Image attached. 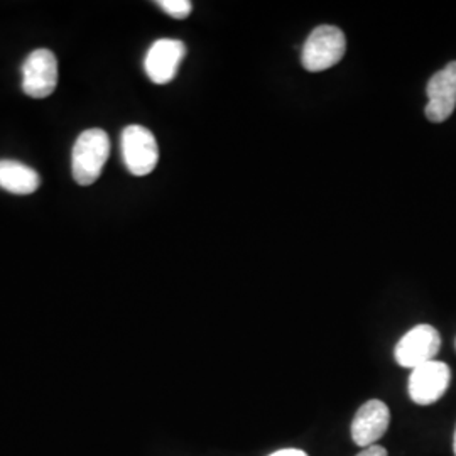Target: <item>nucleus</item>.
Segmentation results:
<instances>
[{"label": "nucleus", "instance_id": "nucleus-11", "mask_svg": "<svg viewBox=\"0 0 456 456\" xmlns=\"http://www.w3.org/2000/svg\"><path fill=\"white\" fill-rule=\"evenodd\" d=\"M158 5L175 19H186L193 11V4L190 0H159Z\"/></svg>", "mask_w": 456, "mask_h": 456}, {"label": "nucleus", "instance_id": "nucleus-1", "mask_svg": "<svg viewBox=\"0 0 456 456\" xmlns=\"http://www.w3.org/2000/svg\"><path fill=\"white\" fill-rule=\"evenodd\" d=\"M110 156L109 134L102 129H88L82 132L73 146L71 154V173L73 178L82 184L90 186L100 178L102 169Z\"/></svg>", "mask_w": 456, "mask_h": 456}, {"label": "nucleus", "instance_id": "nucleus-3", "mask_svg": "<svg viewBox=\"0 0 456 456\" xmlns=\"http://www.w3.org/2000/svg\"><path fill=\"white\" fill-rule=\"evenodd\" d=\"M122 159L134 176H146L159 161V147L154 134L142 126H129L120 137Z\"/></svg>", "mask_w": 456, "mask_h": 456}, {"label": "nucleus", "instance_id": "nucleus-13", "mask_svg": "<svg viewBox=\"0 0 456 456\" xmlns=\"http://www.w3.org/2000/svg\"><path fill=\"white\" fill-rule=\"evenodd\" d=\"M269 456H308L303 450H294V448H288V450H279L276 453Z\"/></svg>", "mask_w": 456, "mask_h": 456}, {"label": "nucleus", "instance_id": "nucleus-8", "mask_svg": "<svg viewBox=\"0 0 456 456\" xmlns=\"http://www.w3.org/2000/svg\"><path fill=\"white\" fill-rule=\"evenodd\" d=\"M184 56L186 46L180 39H158L147 51L144 60V69L149 80L156 85L173 82Z\"/></svg>", "mask_w": 456, "mask_h": 456}, {"label": "nucleus", "instance_id": "nucleus-14", "mask_svg": "<svg viewBox=\"0 0 456 456\" xmlns=\"http://www.w3.org/2000/svg\"><path fill=\"white\" fill-rule=\"evenodd\" d=\"M453 452H455V456H456V429H455V436H453Z\"/></svg>", "mask_w": 456, "mask_h": 456}, {"label": "nucleus", "instance_id": "nucleus-2", "mask_svg": "<svg viewBox=\"0 0 456 456\" xmlns=\"http://www.w3.org/2000/svg\"><path fill=\"white\" fill-rule=\"evenodd\" d=\"M346 49V39L340 28L337 26H318L308 36L303 53L301 63L306 71L320 73L342 61Z\"/></svg>", "mask_w": 456, "mask_h": 456}, {"label": "nucleus", "instance_id": "nucleus-7", "mask_svg": "<svg viewBox=\"0 0 456 456\" xmlns=\"http://www.w3.org/2000/svg\"><path fill=\"white\" fill-rule=\"evenodd\" d=\"M428 105L424 109L428 120L441 124L448 120L456 109V61L436 71L426 86Z\"/></svg>", "mask_w": 456, "mask_h": 456}, {"label": "nucleus", "instance_id": "nucleus-9", "mask_svg": "<svg viewBox=\"0 0 456 456\" xmlns=\"http://www.w3.org/2000/svg\"><path fill=\"white\" fill-rule=\"evenodd\" d=\"M391 423V411L386 403L372 399L367 401L357 411L352 421V440L362 448L374 446L375 441L380 440Z\"/></svg>", "mask_w": 456, "mask_h": 456}, {"label": "nucleus", "instance_id": "nucleus-6", "mask_svg": "<svg viewBox=\"0 0 456 456\" xmlns=\"http://www.w3.org/2000/svg\"><path fill=\"white\" fill-rule=\"evenodd\" d=\"M452 370L446 363L431 360L414 369L409 377V395L412 403L419 406H429L440 401L450 387Z\"/></svg>", "mask_w": 456, "mask_h": 456}, {"label": "nucleus", "instance_id": "nucleus-5", "mask_svg": "<svg viewBox=\"0 0 456 456\" xmlns=\"http://www.w3.org/2000/svg\"><path fill=\"white\" fill-rule=\"evenodd\" d=\"M58 85V61L53 51H33L22 65V92L31 98H46Z\"/></svg>", "mask_w": 456, "mask_h": 456}, {"label": "nucleus", "instance_id": "nucleus-4", "mask_svg": "<svg viewBox=\"0 0 456 456\" xmlns=\"http://www.w3.org/2000/svg\"><path fill=\"white\" fill-rule=\"evenodd\" d=\"M441 337L436 328L431 325H418L395 345L394 355L401 367L418 369L424 363L435 360L440 352Z\"/></svg>", "mask_w": 456, "mask_h": 456}, {"label": "nucleus", "instance_id": "nucleus-10", "mask_svg": "<svg viewBox=\"0 0 456 456\" xmlns=\"http://www.w3.org/2000/svg\"><path fill=\"white\" fill-rule=\"evenodd\" d=\"M39 184L41 178L33 167L11 159L0 161V188L5 191L12 195H33Z\"/></svg>", "mask_w": 456, "mask_h": 456}, {"label": "nucleus", "instance_id": "nucleus-12", "mask_svg": "<svg viewBox=\"0 0 456 456\" xmlns=\"http://www.w3.org/2000/svg\"><path fill=\"white\" fill-rule=\"evenodd\" d=\"M357 456H387V450L384 448V446H379V444H374V446H369V448H363V452L359 453Z\"/></svg>", "mask_w": 456, "mask_h": 456}]
</instances>
